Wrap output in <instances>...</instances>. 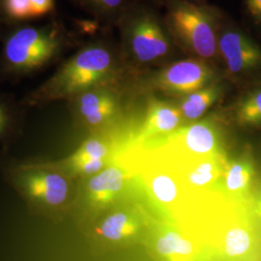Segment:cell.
Here are the masks:
<instances>
[{"label":"cell","instance_id":"cell-9","mask_svg":"<svg viewBox=\"0 0 261 261\" xmlns=\"http://www.w3.org/2000/svg\"><path fill=\"white\" fill-rule=\"evenodd\" d=\"M84 180L82 194L77 193V196H82L85 209L99 214L115 203L125 185L126 176L120 168L109 167Z\"/></svg>","mask_w":261,"mask_h":261},{"label":"cell","instance_id":"cell-4","mask_svg":"<svg viewBox=\"0 0 261 261\" xmlns=\"http://www.w3.org/2000/svg\"><path fill=\"white\" fill-rule=\"evenodd\" d=\"M153 0H133L116 24L122 60L128 72L161 68L185 57Z\"/></svg>","mask_w":261,"mask_h":261},{"label":"cell","instance_id":"cell-26","mask_svg":"<svg viewBox=\"0 0 261 261\" xmlns=\"http://www.w3.org/2000/svg\"><path fill=\"white\" fill-rule=\"evenodd\" d=\"M160 8H163L166 4L172 1H185V2H192V3H206L208 0H153Z\"/></svg>","mask_w":261,"mask_h":261},{"label":"cell","instance_id":"cell-5","mask_svg":"<svg viewBox=\"0 0 261 261\" xmlns=\"http://www.w3.org/2000/svg\"><path fill=\"white\" fill-rule=\"evenodd\" d=\"M163 9L168 30L182 54L219 69L218 38L224 10L209 2L185 1L169 2Z\"/></svg>","mask_w":261,"mask_h":261},{"label":"cell","instance_id":"cell-19","mask_svg":"<svg viewBox=\"0 0 261 261\" xmlns=\"http://www.w3.org/2000/svg\"><path fill=\"white\" fill-rule=\"evenodd\" d=\"M150 191L159 202L172 205L177 201L179 185L176 179L164 170H155L148 177Z\"/></svg>","mask_w":261,"mask_h":261},{"label":"cell","instance_id":"cell-1","mask_svg":"<svg viewBox=\"0 0 261 261\" xmlns=\"http://www.w3.org/2000/svg\"><path fill=\"white\" fill-rule=\"evenodd\" d=\"M0 85L18 84L64 60L83 43L58 13L43 23L0 25Z\"/></svg>","mask_w":261,"mask_h":261},{"label":"cell","instance_id":"cell-3","mask_svg":"<svg viewBox=\"0 0 261 261\" xmlns=\"http://www.w3.org/2000/svg\"><path fill=\"white\" fill-rule=\"evenodd\" d=\"M0 175L33 217L60 223L75 204L76 180L53 161H21L0 152Z\"/></svg>","mask_w":261,"mask_h":261},{"label":"cell","instance_id":"cell-17","mask_svg":"<svg viewBox=\"0 0 261 261\" xmlns=\"http://www.w3.org/2000/svg\"><path fill=\"white\" fill-rule=\"evenodd\" d=\"M183 141L187 149L199 156H209L217 148L214 130L206 122L196 123L187 128Z\"/></svg>","mask_w":261,"mask_h":261},{"label":"cell","instance_id":"cell-13","mask_svg":"<svg viewBox=\"0 0 261 261\" xmlns=\"http://www.w3.org/2000/svg\"><path fill=\"white\" fill-rule=\"evenodd\" d=\"M133 0H70L75 8L89 15L102 31H112Z\"/></svg>","mask_w":261,"mask_h":261},{"label":"cell","instance_id":"cell-22","mask_svg":"<svg viewBox=\"0 0 261 261\" xmlns=\"http://www.w3.org/2000/svg\"><path fill=\"white\" fill-rule=\"evenodd\" d=\"M224 245V252L228 256H241L251 248L252 238L246 229L235 226L225 233Z\"/></svg>","mask_w":261,"mask_h":261},{"label":"cell","instance_id":"cell-25","mask_svg":"<svg viewBox=\"0 0 261 261\" xmlns=\"http://www.w3.org/2000/svg\"><path fill=\"white\" fill-rule=\"evenodd\" d=\"M33 19L48 18L56 12V0H30Z\"/></svg>","mask_w":261,"mask_h":261},{"label":"cell","instance_id":"cell-24","mask_svg":"<svg viewBox=\"0 0 261 261\" xmlns=\"http://www.w3.org/2000/svg\"><path fill=\"white\" fill-rule=\"evenodd\" d=\"M241 23L261 43V0H242Z\"/></svg>","mask_w":261,"mask_h":261},{"label":"cell","instance_id":"cell-21","mask_svg":"<svg viewBox=\"0 0 261 261\" xmlns=\"http://www.w3.org/2000/svg\"><path fill=\"white\" fill-rule=\"evenodd\" d=\"M219 177V168L214 161L201 160L187 171V180L192 186H209Z\"/></svg>","mask_w":261,"mask_h":261},{"label":"cell","instance_id":"cell-7","mask_svg":"<svg viewBox=\"0 0 261 261\" xmlns=\"http://www.w3.org/2000/svg\"><path fill=\"white\" fill-rule=\"evenodd\" d=\"M222 77L213 64L185 56L158 68L152 75V84L162 92L184 97Z\"/></svg>","mask_w":261,"mask_h":261},{"label":"cell","instance_id":"cell-18","mask_svg":"<svg viewBox=\"0 0 261 261\" xmlns=\"http://www.w3.org/2000/svg\"><path fill=\"white\" fill-rule=\"evenodd\" d=\"M234 117L239 125H261V84H256L236 102Z\"/></svg>","mask_w":261,"mask_h":261},{"label":"cell","instance_id":"cell-11","mask_svg":"<svg viewBox=\"0 0 261 261\" xmlns=\"http://www.w3.org/2000/svg\"><path fill=\"white\" fill-rule=\"evenodd\" d=\"M138 220L121 209L106 213L92 224L89 235L95 242L107 247L130 241L139 233Z\"/></svg>","mask_w":261,"mask_h":261},{"label":"cell","instance_id":"cell-12","mask_svg":"<svg viewBox=\"0 0 261 261\" xmlns=\"http://www.w3.org/2000/svg\"><path fill=\"white\" fill-rule=\"evenodd\" d=\"M29 109L15 94L0 89V152L11 153L24 134Z\"/></svg>","mask_w":261,"mask_h":261},{"label":"cell","instance_id":"cell-23","mask_svg":"<svg viewBox=\"0 0 261 261\" xmlns=\"http://www.w3.org/2000/svg\"><path fill=\"white\" fill-rule=\"evenodd\" d=\"M252 177V170L248 165L233 163L224 173L225 187L232 193L240 192L250 185Z\"/></svg>","mask_w":261,"mask_h":261},{"label":"cell","instance_id":"cell-16","mask_svg":"<svg viewBox=\"0 0 261 261\" xmlns=\"http://www.w3.org/2000/svg\"><path fill=\"white\" fill-rule=\"evenodd\" d=\"M156 250L168 261H192L196 253L195 244L183 234L173 230L159 237Z\"/></svg>","mask_w":261,"mask_h":261},{"label":"cell","instance_id":"cell-20","mask_svg":"<svg viewBox=\"0 0 261 261\" xmlns=\"http://www.w3.org/2000/svg\"><path fill=\"white\" fill-rule=\"evenodd\" d=\"M31 20L30 0H0V25L9 27Z\"/></svg>","mask_w":261,"mask_h":261},{"label":"cell","instance_id":"cell-6","mask_svg":"<svg viewBox=\"0 0 261 261\" xmlns=\"http://www.w3.org/2000/svg\"><path fill=\"white\" fill-rule=\"evenodd\" d=\"M218 63L230 82L261 80V43L224 11L218 38Z\"/></svg>","mask_w":261,"mask_h":261},{"label":"cell","instance_id":"cell-14","mask_svg":"<svg viewBox=\"0 0 261 261\" xmlns=\"http://www.w3.org/2000/svg\"><path fill=\"white\" fill-rule=\"evenodd\" d=\"M220 80L206 85L196 92L182 97L178 107L182 112L183 119L190 121L199 119L222 98L224 88Z\"/></svg>","mask_w":261,"mask_h":261},{"label":"cell","instance_id":"cell-8","mask_svg":"<svg viewBox=\"0 0 261 261\" xmlns=\"http://www.w3.org/2000/svg\"><path fill=\"white\" fill-rule=\"evenodd\" d=\"M118 83L101 84L69 99L68 108L75 121L88 129H99L112 121L121 107Z\"/></svg>","mask_w":261,"mask_h":261},{"label":"cell","instance_id":"cell-27","mask_svg":"<svg viewBox=\"0 0 261 261\" xmlns=\"http://www.w3.org/2000/svg\"><path fill=\"white\" fill-rule=\"evenodd\" d=\"M258 214L261 216V196H260V200H259V205H258Z\"/></svg>","mask_w":261,"mask_h":261},{"label":"cell","instance_id":"cell-15","mask_svg":"<svg viewBox=\"0 0 261 261\" xmlns=\"http://www.w3.org/2000/svg\"><path fill=\"white\" fill-rule=\"evenodd\" d=\"M183 120L178 105L154 100L149 103L144 129L146 133L166 134L175 130Z\"/></svg>","mask_w":261,"mask_h":261},{"label":"cell","instance_id":"cell-10","mask_svg":"<svg viewBox=\"0 0 261 261\" xmlns=\"http://www.w3.org/2000/svg\"><path fill=\"white\" fill-rule=\"evenodd\" d=\"M109 147L103 140L98 138H90L84 140L70 156L57 161L54 160V163L75 180L79 178L85 179L106 168Z\"/></svg>","mask_w":261,"mask_h":261},{"label":"cell","instance_id":"cell-2","mask_svg":"<svg viewBox=\"0 0 261 261\" xmlns=\"http://www.w3.org/2000/svg\"><path fill=\"white\" fill-rule=\"evenodd\" d=\"M118 40L112 31H102L61 61L55 73L22 99L28 109H41L58 101H68L101 84L119 82L127 73Z\"/></svg>","mask_w":261,"mask_h":261}]
</instances>
